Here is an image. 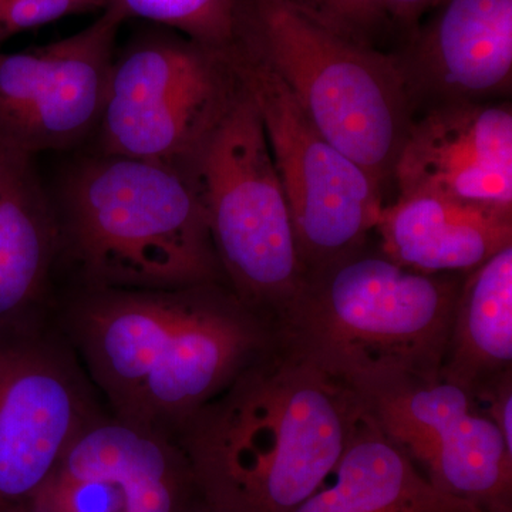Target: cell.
Listing matches in <instances>:
<instances>
[{"mask_svg":"<svg viewBox=\"0 0 512 512\" xmlns=\"http://www.w3.org/2000/svg\"><path fill=\"white\" fill-rule=\"evenodd\" d=\"M491 512H511V508H504V510H497V511H491Z\"/></svg>","mask_w":512,"mask_h":512,"instance_id":"83f0119b","label":"cell"},{"mask_svg":"<svg viewBox=\"0 0 512 512\" xmlns=\"http://www.w3.org/2000/svg\"><path fill=\"white\" fill-rule=\"evenodd\" d=\"M178 167L200 195L228 288L275 323L306 269L264 124L237 76L220 113Z\"/></svg>","mask_w":512,"mask_h":512,"instance_id":"5b68a950","label":"cell"},{"mask_svg":"<svg viewBox=\"0 0 512 512\" xmlns=\"http://www.w3.org/2000/svg\"><path fill=\"white\" fill-rule=\"evenodd\" d=\"M76 13L80 10L70 0H0V42Z\"/></svg>","mask_w":512,"mask_h":512,"instance_id":"603a6c76","label":"cell"},{"mask_svg":"<svg viewBox=\"0 0 512 512\" xmlns=\"http://www.w3.org/2000/svg\"><path fill=\"white\" fill-rule=\"evenodd\" d=\"M460 285L458 275L421 274L363 247L306 271L276 338L355 393L436 380Z\"/></svg>","mask_w":512,"mask_h":512,"instance_id":"7a4b0ae2","label":"cell"},{"mask_svg":"<svg viewBox=\"0 0 512 512\" xmlns=\"http://www.w3.org/2000/svg\"><path fill=\"white\" fill-rule=\"evenodd\" d=\"M446 0H383L386 15L402 28L414 29L421 16L437 9Z\"/></svg>","mask_w":512,"mask_h":512,"instance_id":"d4e9b609","label":"cell"},{"mask_svg":"<svg viewBox=\"0 0 512 512\" xmlns=\"http://www.w3.org/2000/svg\"><path fill=\"white\" fill-rule=\"evenodd\" d=\"M56 473L116 485L126 512H185L197 498L190 463L173 434L114 417H93Z\"/></svg>","mask_w":512,"mask_h":512,"instance_id":"2e32d148","label":"cell"},{"mask_svg":"<svg viewBox=\"0 0 512 512\" xmlns=\"http://www.w3.org/2000/svg\"><path fill=\"white\" fill-rule=\"evenodd\" d=\"M229 67L264 124L306 271L366 245L383 210V187L333 147L271 64L235 39Z\"/></svg>","mask_w":512,"mask_h":512,"instance_id":"8992f818","label":"cell"},{"mask_svg":"<svg viewBox=\"0 0 512 512\" xmlns=\"http://www.w3.org/2000/svg\"><path fill=\"white\" fill-rule=\"evenodd\" d=\"M185 512H218L217 510H214V508L211 507L210 504L205 503L204 500L200 497V495H197V498H195L194 501L190 504V507L187 508V511Z\"/></svg>","mask_w":512,"mask_h":512,"instance_id":"4316f807","label":"cell"},{"mask_svg":"<svg viewBox=\"0 0 512 512\" xmlns=\"http://www.w3.org/2000/svg\"><path fill=\"white\" fill-rule=\"evenodd\" d=\"M365 420L356 393L278 338L174 431L218 512H292L332 476Z\"/></svg>","mask_w":512,"mask_h":512,"instance_id":"6da1fadb","label":"cell"},{"mask_svg":"<svg viewBox=\"0 0 512 512\" xmlns=\"http://www.w3.org/2000/svg\"><path fill=\"white\" fill-rule=\"evenodd\" d=\"M28 512H126V503L109 481L55 473L33 498Z\"/></svg>","mask_w":512,"mask_h":512,"instance_id":"7402d4cb","label":"cell"},{"mask_svg":"<svg viewBox=\"0 0 512 512\" xmlns=\"http://www.w3.org/2000/svg\"><path fill=\"white\" fill-rule=\"evenodd\" d=\"M512 373V245L461 279L440 377L477 400Z\"/></svg>","mask_w":512,"mask_h":512,"instance_id":"d6986e66","label":"cell"},{"mask_svg":"<svg viewBox=\"0 0 512 512\" xmlns=\"http://www.w3.org/2000/svg\"><path fill=\"white\" fill-rule=\"evenodd\" d=\"M126 18H140L180 30L185 37L217 52L234 45L238 0H109Z\"/></svg>","mask_w":512,"mask_h":512,"instance_id":"ffe728a7","label":"cell"},{"mask_svg":"<svg viewBox=\"0 0 512 512\" xmlns=\"http://www.w3.org/2000/svg\"><path fill=\"white\" fill-rule=\"evenodd\" d=\"M93 417L82 380L55 349L0 348V512H28Z\"/></svg>","mask_w":512,"mask_h":512,"instance_id":"8fae6325","label":"cell"},{"mask_svg":"<svg viewBox=\"0 0 512 512\" xmlns=\"http://www.w3.org/2000/svg\"><path fill=\"white\" fill-rule=\"evenodd\" d=\"M59 245L56 210L33 157L0 150V326L35 305Z\"/></svg>","mask_w":512,"mask_h":512,"instance_id":"ac0fdd59","label":"cell"},{"mask_svg":"<svg viewBox=\"0 0 512 512\" xmlns=\"http://www.w3.org/2000/svg\"><path fill=\"white\" fill-rule=\"evenodd\" d=\"M200 286L175 291L92 286L76 306L77 342L116 416L146 382Z\"/></svg>","mask_w":512,"mask_h":512,"instance_id":"5bb4252c","label":"cell"},{"mask_svg":"<svg viewBox=\"0 0 512 512\" xmlns=\"http://www.w3.org/2000/svg\"><path fill=\"white\" fill-rule=\"evenodd\" d=\"M330 477L292 512H485L439 490L366 417Z\"/></svg>","mask_w":512,"mask_h":512,"instance_id":"e0dca14e","label":"cell"},{"mask_svg":"<svg viewBox=\"0 0 512 512\" xmlns=\"http://www.w3.org/2000/svg\"><path fill=\"white\" fill-rule=\"evenodd\" d=\"M59 238L96 288L175 291L225 281L207 215L178 165L97 153L67 171Z\"/></svg>","mask_w":512,"mask_h":512,"instance_id":"3957f363","label":"cell"},{"mask_svg":"<svg viewBox=\"0 0 512 512\" xmlns=\"http://www.w3.org/2000/svg\"><path fill=\"white\" fill-rule=\"evenodd\" d=\"M274 339V323L231 289L201 285L146 382L117 417L173 434Z\"/></svg>","mask_w":512,"mask_h":512,"instance_id":"30bf717a","label":"cell"},{"mask_svg":"<svg viewBox=\"0 0 512 512\" xmlns=\"http://www.w3.org/2000/svg\"><path fill=\"white\" fill-rule=\"evenodd\" d=\"M237 39L281 76L322 136L383 185L414 119L396 56L350 42L281 0H238Z\"/></svg>","mask_w":512,"mask_h":512,"instance_id":"277c9868","label":"cell"},{"mask_svg":"<svg viewBox=\"0 0 512 512\" xmlns=\"http://www.w3.org/2000/svg\"><path fill=\"white\" fill-rule=\"evenodd\" d=\"M303 18L340 37L373 47L389 22L383 0H281Z\"/></svg>","mask_w":512,"mask_h":512,"instance_id":"44dd1931","label":"cell"},{"mask_svg":"<svg viewBox=\"0 0 512 512\" xmlns=\"http://www.w3.org/2000/svg\"><path fill=\"white\" fill-rule=\"evenodd\" d=\"M392 178L400 195L429 192L512 208L510 104H437L413 119Z\"/></svg>","mask_w":512,"mask_h":512,"instance_id":"7c38bea8","label":"cell"},{"mask_svg":"<svg viewBox=\"0 0 512 512\" xmlns=\"http://www.w3.org/2000/svg\"><path fill=\"white\" fill-rule=\"evenodd\" d=\"M234 84L225 52L170 33L138 37L114 60L99 153L183 163Z\"/></svg>","mask_w":512,"mask_h":512,"instance_id":"52a82bcc","label":"cell"},{"mask_svg":"<svg viewBox=\"0 0 512 512\" xmlns=\"http://www.w3.org/2000/svg\"><path fill=\"white\" fill-rule=\"evenodd\" d=\"M70 2L77 6L80 13L109 8V0H70Z\"/></svg>","mask_w":512,"mask_h":512,"instance_id":"484cf974","label":"cell"},{"mask_svg":"<svg viewBox=\"0 0 512 512\" xmlns=\"http://www.w3.org/2000/svg\"><path fill=\"white\" fill-rule=\"evenodd\" d=\"M126 16L107 8L76 35L0 53V150L35 157L96 133Z\"/></svg>","mask_w":512,"mask_h":512,"instance_id":"9c48e42d","label":"cell"},{"mask_svg":"<svg viewBox=\"0 0 512 512\" xmlns=\"http://www.w3.org/2000/svg\"><path fill=\"white\" fill-rule=\"evenodd\" d=\"M437 9L396 56L413 106L510 92L512 0H446Z\"/></svg>","mask_w":512,"mask_h":512,"instance_id":"4fadbf2b","label":"cell"},{"mask_svg":"<svg viewBox=\"0 0 512 512\" xmlns=\"http://www.w3.org/2000/svg\"><path fill=\"white\" fill-rule=\"evenodd\" d=\"M366 417L444 493L485 512L511 508L512 450L476 400L439 377L356 393Z\"/></svg>","mask_w":512,"mask_h":512,"instance_id":"ba28073f","label":"cell"},{"mask_svg":"<svg viewBox=\"0 0 512 512\" xmlns=\"http://www.w3.org/2000/svg\"><path fill=\"white\" fill-rule=\"evenodd\" d=\"M382 252L421 274H468L512 245V208L417 192L383 207Z\"/></svg>","mask_w":512,"mask_h":512,"instance_id":"9a60e30c","label":"cell"},{"mask_svg":"<svg viewBox=\"0 0 512 512\" xmlns=\"http://www.w3.org/2000/svg\"><path fill=\"white\" fill-rule=\"evenodd\" d=\"M512 373L501 377L493 386L476 400L477 403L485 402L488 404L484 413L497 424L501 434H503L505 443L512 450Z\"/></svg>","mask_w":512,"mask_h":512,"instance_id":"cb8c5ba5","label":"cell"}]
</instances>
